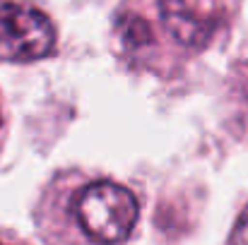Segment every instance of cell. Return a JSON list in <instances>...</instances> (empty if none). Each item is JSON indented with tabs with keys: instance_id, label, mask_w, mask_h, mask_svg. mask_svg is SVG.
I'll list each match as a JSON object with an SVG mask.
<instances>
[{
	"instance_id": "obj_1",
	"label": "cell",
	"mask_w": 248,
	"mask_h": 245,
	"mask_svg": "<svg viewBox=\"0 0 248 245\" xmlns=\"http://www.w3.org/2000/svg\"><path fill=\"white\" fill-rule=\"evenodd\" d=\"M73 214L89 241L118 245L133 233L140 219V204L128 187L113 180H94L78 192Z\"/></svg>"
},
{
	"instance_id": "obj_2",
	"label": "cell",
	"mask_w": 248,
	"mask_h": 245,
	"mask_svg": "<svg viewBox=\"0 0 248 245\" xmlns=\"http://www.w3.org/2000/svg\"><path fill=\"white\" fill-rule=\"evenodd\" d=\"M56 46V27L41 10L0 0V56L5 60H39Z\"/></svg>"
},
{
	"instance_id": "obj_3",
	"label": "cell",
	"mask_w": 248,
	"mask_h": 245,
	"mask_svg": "<svg viewBox=\"0 0 248 245\" xmlns=\"http://www.w3.org/2000/svg\"><path fill=\"white\" fill-rule=\"evenodd\" d=\"M159 10L166 31L186 48H202L217 29L215 14L200 10L193 0H159Z\"/></svg>"
},
{
	"instance_id": "obj_4",
	"label": "cell",
	"mask_w": 248,
	"mask_h": 245,
	"mask_svg": "<svg viewBox=\"0 0 248 245\" xmlns=\"http://www.w3.org/2000/svg\"><path fill=\"white\" fill-rule=\"evenodd\" d=\"M118 24H121V34H123L125 43H130V46L138 48V46H147V43L152 41V29H150V24H147L145 19L128 14V17H123Z\"/></svg>"
},
{
	"instance_id": "obj_5",
	"label": "cell",
	"mask_w": 248,
	"mask_h": 245,
	"mask_svg": "<svg viewBox=\"0 0 248 245\" xmlns=\"http://www.w3.org/2000/svg\"><path fill=\"white\" fill-rule=\"evenodd\" d=\"M229 245H248V209L239 216V221H236V226L232 231Z\"/></svg>"
},
{
	"instance_id": "obj_6",
	"label": "cell",
	"mask_w": 248,
	"mask_h": 245,
	"mask_svg": "<svg viewBox=\"0 0 248 245\" xmlns=\"http://www.w3.org/2000/svg\"><path fill=\"white\" fill-rule=\"evenodd\" d=\"M0 123H2V113H0Z\"/></svg>"
}]
</instances>
